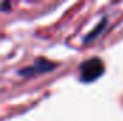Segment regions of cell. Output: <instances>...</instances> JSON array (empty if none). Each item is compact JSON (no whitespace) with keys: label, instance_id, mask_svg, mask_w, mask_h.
I'll use <instances>...</instances> for the list:
<instances>
[{"label":"cell","instance_id":"6da1fadb","mask_svg":"<svg viewBox=\"0 0 123 121\" xmlns=\"http://www.w3.org/2000/svg\"><path fill=\"white\" fill-rule=\"evenodd\" d=\"M103 73V63L99 59H92L82 66V78L85 81H93Z\"/></svg>","mask_w":123,"mask_h":121},{"label":"cell","instance_id":"7a4b0ae2","mask_svg":"<svg viewBox=\"0 0 123 121\" xmlns=\"http://www.w3.org/2000/svg\"><path fill=\"white\" fill-rule=\"evenodd\" d=\"M50 67H53L52 63H49L46 60H37L34 64H31L29 67H25L23 70H20V74L22 76H31V74H36V73H42V71L50 70Z\"/></svg>","mask_w":123,"mask_h":121}]
</instances>
